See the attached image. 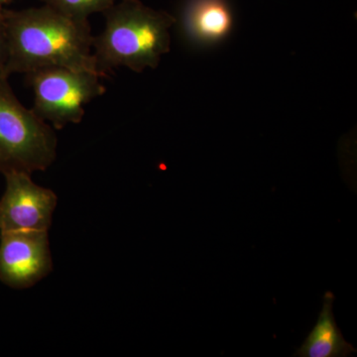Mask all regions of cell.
I'll return each instance as SVG.
<instances>
[{
  "label": "cell",
  "instance_id": "obj_7",
  "mask_svg": "<svg viewBox=\"0 0 357 357\" xmlns=\"http://www.w3.org/2000/svg\"><path fill=\"white\" fill-rule=\"evenodd\" d=\"M183 27L194 41L218 42L231 29V13L225 0H190L183 13Z\"/></svg>",
  "mask_w": 357,
  "mask_h": 357
},
{
  "label": "cell",
  "instance_id": "obj_5",
  "mask_svg": "<svg viewBox=\"0 0 357 357\" xmlns=\"http://www.w3.org/2000/svg\"><path fill=\"white\" fill-rule=\"evenodd\" d=\"M31 176L23 172L4 175L6 185L0 199V234L50 229L57 195L33 182Z\"/></svg>",
  "mask_w": 357,
  "mask_h": 357
},
{
  "label": "cell",
  "instance_id": "obj_10",
  "mask_svg": "<svg viewBox=\"0 0 357 357\" xmlns=\"http://www.w3.org/2000/svg\"><path fill=\"white\" fill-rule=\"evenodd\" d=\"M6 9V8H4ZM3 9V10H4ZM6 61V28L3 11L0 13V74H2Z\"/></svg>",
  "mask_w": 357,
  "mask_h": 357
},
{
  "label": "cell",
  "instance_id": "obj_3",
  "mask_svg": "<svg viewBox=\"0 0 357 357\" xmlns=\"http://www.w3.org/2000/svg\"><path fill=\"white\" fill-rule=\"evenodd\" d=\"M8 79L0 74V173L46 171L57 157V135L18 100Z\"/></svg>",
  "mask_w": 357,
  "mask_h": 357
},
{
  "label": "cell",
  "instance_id": "obj_6",
  "mask_svg": "<svg viewBox=\"0 0 357 357\" xmlns=\"http://www.w3.org/2000/svg\"><path fill=\"white\" fill-rule=\"evenodd\" d=\"M53 270L49 231L0 234V281L8 287L31 288Z\"/></svg>",
  "mask_w": 357,
  "mask_h": 357
},
{
  "label": "cell",
  "instance_id": "obj_4",
  "mask_svg": "<svg viewBox=\"0 0 357 357\" xmlns=\"http://www.w3.org/2000/svg\"><path fill=\"white\" fill-rule=\"evenodd\" d=\"M26 77L33 91V112L55 129L79 123L86 105L107 91L102 77L70 68H44Z\"/></svg>",
  "mask_w": 357,
  "mask_h": 357
},
{
  "label": "cell",
  "instance_id": "obj_1",
  "mask_svg": "<svg viewBox=\"0 0 357 357\" xmlns=\"http://www.w3.org/2000/svg\"><path fill=\"white\" fill-rule=\"evenodd\" d=\"M3 15L6 28L4 76L26 75L52 67L98 75L89 20L70 17L45 4L21 10L4 9Z\"/></svg>",
  "mask_w": 357,
  "mask_h": 357
},
{
  "label": "cell",
  "instance_id": "obj_8",
  "mask_svg": "<svg viewBox=\"0 0 357 357\" xmlns=\"http://www.w3.org/2000/svg\"><path fill=\"white\" fill-rule=\"evenodd\" d=\"M335 295L328 291L324 295L323 309L319 312L316 326L293 356L347 357L356 352L354 345L347 342L335 321L333 312Z\"/></svg>",
  "mask_w": 357,
  "mask_h": 357
},
{
  "label": "cell",
  "instance_id": "obj_11",
  "mask_svg": "<svg viewBox=\"0 0 357 357\" xmlns=\"http://www.w3.org/2000/svg\"><path fill=\"white\" fill-rule=\"evenodd\" d=\"M14 0H0V13H2L4 9V6L7 4H10Z\"/></svg>",
  "mask_w": 357,
  "mask_h": 357
},
{
  "label": "cell",
  "instance_id": "obj_9",
  "mask_svg": "<svg viewBox=\"0 0 357 357\" xmlns=\"http://www.w3.org/2000/svg\"><path fill=\"white\" fill-rule=\"evenodd\" d=\"M45 6L56 9L76 20H89L93 14L103 13L110 8L116 0H41Z\"/></svg>",
  "mask_w": 357,
  "mask_h": 357
},
{
  "label": "cell",
  "instance_id": "obj_2",
  "mask_svg": "<svg viewBox=\"0 0 357 357\" xmlns=\"http://www.w3.org/2000/svg\"><path fill=\"white\" fill-rule=\"evenodd\" d=\"M103 14L105 27L93 42L100 77L117 68L135 73L156 69L162 56L170 52V29L177 21L170 13L151 8L140 0H121Z\"/></svg>",
  "mask_w": 357,
  "mask_h": 357
}]
</instances>
